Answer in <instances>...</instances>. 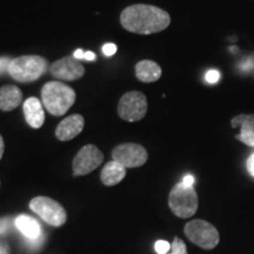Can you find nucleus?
Listing matches in <instances>:
<instances>
[{"label": "nucleus", "instance_id": "f257e3e1", "mask_svg": "<svg viewBox=\"0 0 254 254\" xmlns=\"http://www.w3.org/2000/svg\"><path fill=\"white\" fill-rule=\"evenodd\" d=\"M120 23L128 32L147 36L166 30L171 24V15L157 6L135 4L124 9Z\"/></svg>", "mask_w": 254, "mask_h": 254}, {"label": "nucleus", "instance_id": "f03ea898", "mask_svg": "<svg viewBox=\"0 0 254 254\" xmlns=\"http://www.w3.org/2000/svg\"><path fill=\"white\" fill-rule=\"evenodd\" d=\"M41 103L52 116H64L75 103V92L62 81H49L41 90Z\"/></svg>", "mask_w": 254, "mask_h": 254}, {"label": "nucleus", "instance_id": "7ed1b4c3", "mask_svg": "<svg viewBox=\"0 0 254 254\" xmlns=\"http://www.w3.org/2000/svg\"><path fill=\"white\" fill-rule=\"evenodd\" d=\"M49 69V62L40 56H23L12 59L8 74L19 82L36 81Z\"/></svg>", "mask_w": 254, "mask_h": 254}, {"label": "nucleus", "instance_id": "20e7f679", "mask_svg": "<svg viewBox=\"0 0 254 254\" xmlns=\"http://www.w3.org/2000/svg\"><path fill=\"white\" fill-rule=\"evenodd\" d=\"M171 211L179 218H190L198 211V194L194 187L186 186L183 183L177 184L168 196Z\"/></svg>", "mask_w": 254, "mask_h": 254}, {"label": "nucleus", "instance_id": "39448f33", "mask_svg": "<svg viewBox=\"0 0 254 254\" xmlns=\"http://www.w3.org/2000/svg\"><path fill=\"white\" fill-rule=\"evenodd\" d=\"M30 208L39 215L46 224L53 227H60L67 220L65 208L56 200L49 196H36L31 200Z\"/></svg>", "mask_w": 254, "mask_h": 254}, {"label": "nucleus", "instance_id": "423d86ee", "mask_svg": "<svg viewBox=\"0 0 254 254\" xmlns=\"http://www.w3.org/2000/svg\"><path fill=\"white\" fill-rule=\"evenodd\" d=\"M146 95L139 91L127 92L122 97L118 105V114L125 122L134 123L144 119L147 113Z\"/></svg>", "mask_w": 254, "mask_h": 254}, {"label": "nucleus", "instance_id": "0eeeda50", "mask_svg": "<svg viewBox=\"0 0 254 254\" xmlns=\"http://www.w3.org/2000/svg\"><path fill=\"white\" fill-rule=\"evenodd\" d=\"M185 234L196 246L212 250L219 244V232L213 225L204 220H192L185 226Z\"/></svg>", "mask_w": 254, "mask_h": 254}, {"label": "nucleus", "instance_id": "6e6552de", "mask_svg": "<svg viewBox=\"0 0 254 254\" xmlns=\"http://www.w3.org/2000/svg\"><path fill=\"white\" fill-rule=\"evenodd\" d=\"M114 161H118L125 168L140 167L148 159V153L144 146L127 142L117 146L112 152Z\"/></svg>", "mask_w": 254, "mask_h": 254}, {"label": "nucleus", "instance_id": "1a4fd4ad", "mask_svg": "<svg viewBox=\"0 0 254 254\" xmlns=\"http://www.w3.org/2000/svg\"><path fill=\"white\" fill-rule=\"evenodd\" d=\"M104 154L94 145H86L81 147L73 159V173L74 176H86L93 172L103 163Z\"/></svg>", "mask_w": 254, "mask_h": 254}, {"label": "nucleus", "instance_id": "9d476101", "mask_svg": "<svg viewBox=\"0 0 254 254\" xmlns=\"http://www.w3.org/2000/svg\"><path fill=\"white\" fill-rule=\"evenodd\" d=\"M50 72L56 79L63 81L78 80L84 77L85 67L74 57H64L50 66Z\"/></svg>", "mask_w": 254, "mask_h": 254}, {"label": "nucleus", "instance_id": "9b49d317", "mask_svg": "<svg viewBox=\"0 0 254 254\" xmlns=\"http://www.w3.org/2000/svg\"><path fill=\"white\" fill-rule=\"evenodd\" d=\"M85 120L84 117L80 114H72L60 122L57 126L56 136L60 141H68L75 138L78 134H80L82 129H84Z\"/></svg>", "mask_w": 254, "mask_h": 254}, {"label": "nucleus", "instance_id": "f8f14e48", "mask_svg": "<svg viewBox=\"0 0 254 254\" xmlns=\"http://www.w3.org/2000/svg\"><path fill=\"white\" fill-rule=\"evenodd\" d=\"M233 128H239L236 138L250 147H254V114H239L231 120Z\"/></svg>", "mask_w": 254, "mask_h": 254}, {"label": "nucleus", "instance_id": "ddd939ff", "mask_svg": "<svg viewBox=\"0 0 254 254\" xmlns=\"http://www.w3.org/2000/svg\"><path fill=\"white\" fill-rule=\"evenodd\" d=\"M26 123L32 128H40L45 123V112L41 100L36 97L27 98L23 105Z\"/></svg>", "mask_w": 254, "mask_h": 254}, {"label": "nucleus", "instance_id": "4468645a", "mask_svg": "<svg viewBox=\"0 0 254 254\" xmlns=\"http://www.w3.org/2000/svg\"><path fill=\"white\" fill-rule=\"evenodd\" d=\"M23 103V93L20 88L14 85H6L0 87V110L8 112L17 109Z\"/></svg>", "mask_w": 254, "mask_h": 254}, {"label": "nucleus", "instance_id": "2eb2a0df", "mask_svg": "<svg viewBox=\"0 0 254 254\" xmlns=\"http://www.w3.org/2000/svg\"><path fill=\"white\" fill-rule=\"evenodd\" d=\"M163 74V69L153 60H141L135 65V75L142 82L158 81Z\"/></svg>", "mask_w": 254, "mask_h": 254}, {"label": "nucleus", "instance_id": "dca6fc26", "mask_svg": "<svg viewBox=\"0 0 254 254\" xmlns=\"http://www.w3.org/2000/svg\"><path fill=\"white\" fill-rule=\"evenodd\" d=\"M126 176V168L119 164L118 161H110L105 165V167L101 171L100 178L101 182L106 186L118 185Z\"/></svg>", "mask_w": 254, "mask_h": 254}, {"label": "nucleus", "instance_id": "f3484780", "mask_svg": "<svg viewBox=\"0 0 254 254\" xmlns=\"http://www.w3.org/2000/svg\"><path fill=\"white\" fill-rule=\"evenodd\" d=\"M15 226L25 237H27L28 239H37L40 237L41 228L39 222L36 219L32 217H28L26 214H21L19 217L15 218Z\"/></svg>", "mask_w": 254, "mask_h": 254}, {"label": "nucleus", "instance_id": "a211bd4d", "mask_svg": "<svg viewBox=\"0 0 254 254\" xmlns=\"http://www.w3.org/2000/svg\"><path fill=\"white\" fill-rule=\"evenodd\" d=\"M171 245H172V247H171V251L167 254H189L185 243L180 238H174L173 243Z\"/></svg>", "mask_w": 254, "mask_h": 254}, {"label": "nucleus", "instance_id": "6ab92c4d", "mask_svg": "<svg viewBox=\"0 0 254 254\" xmlns=\"http://www.w3.org/2000/svg\"><path fill=\"white\" fill-rule=\"evenodd\" d=\"M171 247H172V245L165 240H158L155 243V251H157L158 254H167L171 251Z\"/></svg>", "mask_w": 254, "mask_h": 254}, {"label": "nucleus", "instance_id": "aec40b11", "mask_svg": "<svg viewBox=\"0 0 254 254\" xmlns=\"http://www.w3.org/2000/svg\"><path fill=\"white\" fill-rule=\"evenodd\" d=\"M12 59H9L8 57H0V75L8 73L9 65H11Z\"/></svg>", "mask_w": 254, "mask_h": 254}, {"label": "nucleus", "instance_id": "412c9836", "mask_svg": "<svg viewBox=\"0 0 254 254\" xmlns=\"http://www.w3.org/2000/svg\"><path fill=\"white\" fill-rule=\"evenodd\" d=\"M103 53L106 57L114 56L117 53V45L113 43H107L103 46Z\"/></svg>", "mask_w": 254, "mask_h": 254}, {"label": "nucleus", "instance_id": "4be33fe9", "mask_svg": "<svg viewBox=\"0 0 254 254\" xmlns=\"http://www.w3.org/2000/svg\"><path fill=\"white\" fill-rule=\"evenodd\" d=\"M219 78H220V74H219L218 71H214V69H212V71H208L206 73V81L209 82V84H214V82H217L219 80Z\"/></svg>", "mask_w": 254, "mask_h": 254}, {"label": "nucleus", "instance_id": "5701e85b", "mask_svg": "<svg viewBox=\"0 0 254 254\" xmlns=\"http://www.w3.org/2000/svg\"><path fill=\"white\" fill-rule=\"evenodd\" d=\"M247 171H249L251 176L254 177V153L250 155V158L247 159Z\"/></svg>", "mask_w": 254, "mask_h": 254}, {"label": "nucleus", "instance_id": "b1692460", "mask_svg": "<svg viewBox=\"0 0 254 254\" xmlns=\"http://www.w3.org/2000/svg\"><path fill=\"white\" fill-rule=\"evenodd\" d=\"M182 183L186 186H193V185H194V183H195V179H194V177L190 176V174H187V176L184 177Z\"/></svg>", "mask_w": 254, "mask_h": 254}, {"label": "nucleus", "instance_id": "393cba45", "mask_svg": "<svg viewBox=\"0 0 254 254\" xmlns=\"http://www.w3.org/2000/svg\"><path fill=\"white\" fill-rule=\"evenodd\" d=\"M8 227V219L2 218L0 219V233H4Z\"/></svg>", "mask_w": 254, "mask_h": 254}, {"label": "nucleus", "instance_id": "a878e982", "mask_svg": "<svg viewBox=\"0 0 254 254\" xmlns=\"http://www.w3.org/2000/svg\"><path fill=\"white\" fill-rule=\"evenodd\" d=\"M73 57H74L75 59L81 60V59H84V57H85V52H84V51H82L81 49H78V50H75V51H74V53H73Z\"/></svg>", "mask_w": 254, "mask_h": 254}, {"label": "nucleus", "instance_id": "bb28decb", "mask_svg": "<svg viewBox=\"0 0 254 254\" xmlns=\"http://www.w3.org/2000/svg\"><path fill=\"white\" fill-rule=\"evenodd\" d=\"M84 60H88V62H93V60H95V53L91 52V51H87V52H85Z\"/></svg>", "mask_w": 254, "mask_h": 254}, {"label": "nucleus", "instance_id": "cd10ccee", "mask_svg": "<svg viewBox=\"0 0 254 254\" xmlns=\"http://www.w3.org/2000/svg\"><path fill=\"white\" fill-rule=\"evenodd\" d=\"M4 150H5L4 139H2V136L0 135V159L2 158V154H4Z\"/></svg>", "mask_w": 254, "mask_h": 254}, {"label": "nucleus", "instance_id": "c85d7f7f", "mask_svg": "<svg viewBox=\"0 0 254 254\" xmlns=\"http://www.w3.org/2000/svg\"><path fill=\"white\" fill-rule=\"evenodd\" d=\"M252 58H253V63H254V53H253V56H252Z\"/></svg>", "mask_w": 254, "mask_h": 254}]
</instances>
